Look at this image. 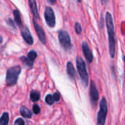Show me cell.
Wrapping results in <instances>:
<instances>
[{
	"mask_svg": "<svg viewBox=\"0 0 125 125\" xmlns=\"http://www.w3.org/2000/svg\"><path fill=\"white\" fill-rule=\"evenodd\" d=\"M29 7H30V10L31 11L33 16L35 18H40V15L38 12L36 1L34 0H29Z\"/></svg>",
	"mask_w": 125,
	"mask_h": 125,
	"instance_id": "cell-11",
	"label": "cell"
},
{
	"mask_svg": "<svg viewBox=\"0 0 125 125\" xmlns=\"http://www.w3.org/2000/svg\"><path fill=\"white\" fill-rule=\"evenodd\" d=\"M21 34L22 37L23 38V40L26 41V42L29 45H32L34 41H33V38L29 30V29L25 26H21Z\"/></svg>",
	"mask_w": 125,
	"mask_h": 125,
	"instance_id": "cell-8",
	"label": "cell"
},
{
	"mask_svg": "<svg viewBox=\"0 0 125 125\" xmlns=\"http://www.w3.org/2000/svg\"><path fill=\"white\" fill-rule=\"evenodd\" d=\"M37 53H36V51H30L29 53H28V59L31 61V62H34V60H35V59L37 58Z\"/></svg>",
	"mask_w": 125,
	"mask_h": 125,
	"instance_id": "cell-18",
	"label": "cell"
},
{
	"mask_svg": "<svg viewBox=\"0 0 125 125\" xmlns=\"http://www.w3.org/2000/svg\"><path fill=\"white\" fill-rule=\"evenodd\" d=\"M59 41L61 45V46L65 50V51H69L70 50L72 47V43H71V40L69 34L64 30H61L59 31Z\"/></svg>",
	"mask_w": 125,
	"mask_h": 125,
	"instance_id": "cell-5",
	"label": "cell"
},
{
	"mask_svg": "<svg viewBox=\"0 0 125 125\" xmlns=\"http://www.w3.org/2000/svg\"><path fill=\"white\" fill-rule=\"evenodd\" d=\"M67 73L72 79H75V70L73 64L70 62H69L67 64Z\"/></svg>",
	"mask_w": 125,
	"mask_h": 125,
	"instance_id": "cell-12",
	"label": "cell"
},
{
	"mask_svg": "<svg viewBox=\"0 0 125 125\" xmlns=\"http://www.w3.org/2000/svg\"><path fill=\"white\" fill-rule=\"evenodd\" d=\"M40 98V92L37 91H32L30 93V100L32 102H37Z\"/></svg>",
	"mask_w": 125,
	"mask_h": 125,
	"instance_id": "cell-16",
	"label": "cell"
},
{
	"mask_svg": "<svg viewBox=\"0 0 125 125\" xmlns=\"http://www.w3.org/2000/svg\"><path fill=\"white\" fill-rule=\"evenodd\" d=\"M76 64H77L78 71L80 75L82 83L85 87H86L89 84V75H88V73L86 70V64L81 57L78 56L76 59Z\"/></svg>",
	"mask_w": 125,
	"mask_h": 125,
	"instance_id": "cell-3",
	"label": "cell"
},
{
	"mask_svg": "<svg viewBox=\"0 0 125 125\" xmlns=\"http://www.w3.org/2000/svg\"><path fill=\"white\" fill-rule=\"evenodd\" d=\"M89 96H90V100H91V103H92V105L93 106L96 105L97 103L99 100V92L97 89L96 84L94 83V82L93 81L91 82V85H90Z\"/></svg>",
	"mask_w": 125,
	"mask_h": 125,
	"instance_id": "cell-7",
	"label": "cell"
},
{
	"mask_svg": "<svg viewBox=\"0 0 125 125\" xmlns=\"http://www.w3.org/2000/svg\"><path fill=\"white\" fill-rule=\"evenodd\" d=\"M13 15H14V19L15 23L21 27L22 26V21H21V14L20 12L18 10H13Z\"/></svg>",
	"mask_w": 125,
	"mask_h": 125,
	"instance_id": "cell-14",
	"label": "cell"
},
{
	"mask_svg": "<svg viewBox=\"0 0 125 125\" xmlns=\"http://www.w3.org/2000/svg\"><path fill=\"white\" fill-rule=\"evenodd\" d=\"M1 42H2V37L1 36H0V43Z\"/></svg>",
	"mask_w": 125,
	"mask_h": 125,
	"instance_id": "cell-26",
	"label": "cell"
},
{
	"mask_svg": "<svg viewBox=\"0 0 125 125\" xmlns=\"http://www.w3.org/2000/svg\"><path fill=\"white\" fill-rule=\"evenodd\" d=\"M20 114L23 117H25L27 119L31 118V116H32L31 111L25 106H21L20 108Z\"/></svg>",
	"mask_w": 125,
	"mask_h": 125,
	"instance_id": "cell-13",
	"label": "cell"
},
{
	"mask_svg": "<svg viewBox=\"0 0 125 125\" xmlns=\"http://www.w3.org/2000/svg\"><path fill=\"white\" fill-rule=\"evenodd\" d=\"M45 103L49 105H51L53 104L54 101H53V96L51 95V94H48L46 97H45Z\"/></svg>",
	"mask_w": 125,
	"mask_h": 125,
	"instance_id": "cell-19",
	"label": "cell"
},
{
	"mask_svg": "<svg viewBox=\"0 0 125 125\" xmlns=\"http://www.w3.org/2000/svg\"><path fill=\"white\" fill-rule=\"evenodd\" d=\"M14 125H25V122H24V121H23V119L18 118V119H17L15 121Z\"/></svg>",
	"mask_w": 125,
	"mask_h": 125,
	"instance_id": "cell-22",
	"label": "cell"
},
{
	"mask_svg": "<svg viewBox=\"0 0 125 125\" xmlns=\"http://www.w3.org/2000/svg\"><path fill=\"white\" fill-rule=\"evenodd\" d=\"M82 50L87 62L89 63H92L93 61V54L92 53V51L89 48L88 43L86 41H83L82 42Z\"/></svg>",
	"mask_w": 125,
	"mask_h": 125,
	"instance_id": "cell-9",
	"label": "cell"
},
{
	"mask_svg": "<svg viewBox=\"0 0 125 125\" xmlns=\"http://www.w3.org/2000/svg\"><path fill=\"white\" fill-rule=\"evenodd\" d=\"M33 23H34V26L35 29V31L37 32V34L40 39V40L41 41V42L42 44H45L46 43V37H45V32L43 31V29H42V27L36 22L35 20H33Z\"/></svg>",
	"mask_w": 125,
	"mask_h": 125,
	"instance_id": "cell-10",
	"label": "cell"
},
{
	"mask_svg": "<svg viewBox=\"0 0 125 125\" xmlns=\"http://www.w3.org/2000/svg\"><path fill=\"white\" fill-rule=\"evenodd\" d=\"M53 101H55V102L59 101V100H60V95H59V94L58 92H55L53 94Z\"/></svg>",
	"mask_w": 125,
	"mask_h": 125,
	"instance_id": "cell-24",
	"label": "cell"
},
{
	"mask_svg": "<svg viewBox=\"0 0 125 125\" xmlns=\"http://www.w3.org/2000/svg\"><path fill=\"white\" fill-rule=\"evenodd\" d=\"M106 26L108 34V41H109V52L111 58H114L116 53V41H115V34H114V26L113 22L112 15L109 12L106 13Z\"/></svg>",
	"mask_w": 125,
	"mask_h": 125,
	"instance_id": "cell-1",
	"label": "cell"
},
{
	"mask_svg": "<svg viewBox=\"0 0 125 125\" xmlns=\"http://www.w3.org/2000/svg\"><path fill=\"white\" fill-rule=\"evenodd\" d=\"M44 16L48 26H49L51 28L54 27L56 25V18H55L53 10L51 7H46Z\"/></svg>",
	"mask_w": 125,
	"mask_h": 125,
	"instance_id": "cell-6",
	"label": "cell"
},
{
	"mask_svg": "<svg viewBox=\"0 0 125 125\" xmlns=\"http://www.w3.org/2000/svg\"><path fill=\"white\" fill-rule=\"evenodd\" d=\"M21 61H22V62L23 63L24 65H26L29 67H33V62H31L28 58H26L25 56H21Z\"/></svg>",
	"mask_w": 125,
	"mask_h": 125,
	"instance_id": "cell-17",
	"label": "cell"
},
{
	"mask_svg": "<svg viewBox=\"0 0 125 125\" xmlns=\"http://www.w3.org/2000/svg\"><path fill=\"white\" fill-rule=\"evenodd\" d=\"M48 2H49V3H51V4H54V3L56 2V1H51V0H49V1H48Z\"/></svg>",
	"mask_w": 125,
	"mask_h": 125,
	"instance_id": "cell-25",
	"label": "cell"
},
{
	"mask_svg": "<svg viewBox=\"0 0 125 125\" xmlns=\"http://www.w3.org/2000/svg\"><path fill=\"white\" fill-rule=\"evenodd\" d=\"M7 24L12 28V29H15V23H14V21L12 20V19H10V18H8V20L7 21Z\"/></svg>",
	"mask_w": 125,
	"mask_h": 125,
	"instance_id": "cell-23",
	"label": "cell"
},
{
	"mask_svg": "<svg viewBox=\"0 0 125 125\" xmlns=\"http://www.w3.org/2000/svg\"><path fill=\"white\" fill-rule=\"evenodd\" d=\"M108 114V107L107 103L105 97H103L100 104V111L97 114V125H105L106 121V116Z\"/></svg>",
	"mask_w": 125,
	"mask_h": 125,
	"instance_id": "cell-4",
	"label": "cell"
},
{
	"mask_svg": "<svg viewBox=\"0 0 125 125\" xmlns=\"http://www.w3.org/2000/svg\"><path fill=\"white\" fill-rule=\"evenodd\" d=\"M32 110H33L34 114H36V115H37V114H39L40 112V106H39L37 104H34V105H33Z\"/></svg>",
	"mask_w": 125,
	"mask_h": 125,
	"instance_id": "cell-20",
	"label": "cell"
},
{
	"mask_svg": "<svg viewBox=\"0 0 125 125\" xmlns=\"http://www.w3.org/2000/svg\"><path fill=\"white\" fill-rule=\"evenodd\" d=\"M75 32L78 34H80L81 33V31H82V29H81V26L79 23H76L75 25Z\"/></svg>",
	"mask_w": 125,
	"mask_h": 125,
	"instance_id": "cell-21",
	"label": "cell"
},
{
	"mask_svg": "<svg viewBox=\"0 0 125 125\" xmlns=\"http://www.w3.org/2000/svg\"><path fill=\"white\" fill-rule=\"evenodd\" d=\"M21 72V68L18 65L9 68L7 71V75H6L7 85L9 86H14L17 83Z\"/></svg>",
	"mask_w": 125,
	"mask_h": 125,
	"instance_id": "cell-2",
	"label": "cell"
},
{
	"mask_svg": "<svg viewBox=\"0 0 125 125\" xmlns=\"http://www.w3.org/2000/svg\"><path fill=\"white\" fill-rule=\"evenodd\" d=\"M10 122L9 114L7 112L3 113L0 118V125H8Z\"/></svg>",
	"mask_w": 125,
	"mask_h": 125,
	"instance_id": "cell-15",
	"label": "cell"
}]
</instances>
